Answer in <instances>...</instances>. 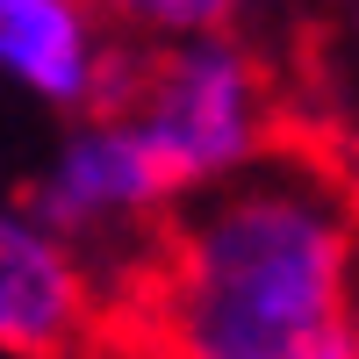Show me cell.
Masks as SVG:
<instances>
[{
    "instance_id": "obj_3",
    "label": "cell",
    "mask_w": 359,
    "mask_h": 359,
    "mask_svg": "<svg viewBox=\"0 0 359 359\" xmlns=\"http://www.w3.org/2000/svg\"><path fill=\"white\" fill-rule=\"evenodd\" d=\"M172 180L158 172L151 144L137 137V123L115 101L65 115V130L50 137V151L29 172V194L22 208L36 216L43 230H57L79 259H115L130 252L144 230L165 223L172 208Z\"/></svg>"
},
{
    "instance_id": "obj_4",
    "label": "cell",
    "mask_w": 359,
    "mask_h": 359,
    "mask_svg": "<svg viewBox=\"0 0 359 359\" xmlns=\"http://www.w3.org/2000/svg\"><path fill=\"white\" fill-rule=\"evenodd\" d=\"M130 36L94 0H0V86L57 123L130 86Z\"/></svg>"
},
{
    "instance_id": "obj_2",
    "label": "cell",
    "mask_w": 359,
    "mask_h": 359,
    "mask_svg": "<svg viewBox=\"0 0 359 359\" xmlns=\"http://www.w3.org/2000/svg\"><path fill=\"white\" fill-rule=\"evenodd\" d=\"M115 108L151 144L180 201L252 172L273 151V79L237 29L151 43V57L130 65V86Z\"/></svg>"
},
{
    "instance_id": "obj_6",
    "label": "cell",
    "mask_w": 359,
    "mask_h": 359,
    "mask_svg": "<svg viewBox=\"0 0 359 359\" xmlns=\"http://www.w3.org/2000/svg\"><path fill=\"white\" fill-rule=\"evenodd\" d=\"M94 8L137 43L165 36H201V29H237L259 15V0H94Z\"/></svg>"
},
{
    "instance_id": "obj_5",
    "label": "cell",
    "mask_w": 359,
    "mask_h": 359,
    "mask_svg": "<svg viewBox=\"0 0 359 359\" xmlns=\"http://www.w3.org/2000/svg\"><path fill=\"white\" fill-rule=\"evenodd\" d=\"M94 323V259H79L22 201H0V359H72Z\"/></svg>"
},
{
    "instance_id": "obj_1",
    "label": "cell",
    "mask_w": 359,
    "mask_h": 359,
    "mask_svg": "<svg viewBox=\"0 0 359 359\" xmlns=\"http://www.w3.org/2000/svg\"><path fill=\"white\" fill-rule=\"evenodd\" d=\"M359 216L331 165L266 151L165 230V359H359Z\"/></svg>"
}]
</instances>
